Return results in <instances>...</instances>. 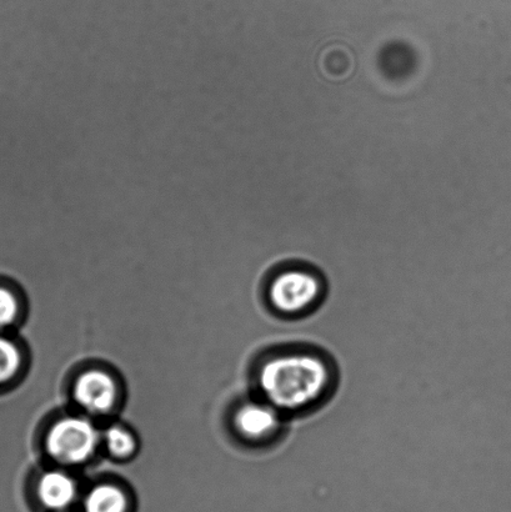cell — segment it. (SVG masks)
<instances>
[{
    "mask_svg": "<svg viewBox=\"0 0 511 512\" xmlns=\"http://www.w3.org/2000/svg\"><path fill=\"white\" fill-rule=\"evenodd\" d=\"M332 370L318 354L298 351L270 359L259 374V385L268 403L279 411L310 408L327 395Z\"/></svg>",
    "mask_w": 511,
    "mask_h": 512,
    "instance_id": "cell-1",
    "label": "cell"
},
{
    "mask_svg": "<svg viewBox=\"0 0 511 512\" xmlns=\"http://www.w3.org/2000/svg\"><path fill=\"white\" fill-rule=\"evenodd\" d=\"M324 294V285L315 271L303 268L283 270L269 286V299L283 314L308 313Z\"/></svg>",
    "mask_w": 511,
    "mask_h": 512,
    "instance_id": "cell-2",
    "label": "cell"
},
{
    "mask_svg": "<svg viewBox=\"0 0 511 512\" xmlns=\"http://www.w3.org/2000/svg\"><path fill=\"white\" fill-rule=\"evenodd\" d=\"M99 444L97 428L84 418H64L52 426L47 450L63 464H80L92 458Z\"/></svg>",
    "mask_w": 511,
    "mask_h": 512,
    "instance_id": "cell-3",
    "label": "cell"
},
{
    "mask_svg": "<svg viewBox=\"0 0 511 512\" xmlns=\"http://www.w3.org/2000/svg\"><path fill=\"white\" fill-rule=\"evenodd\" d=\"M117 384L112 376L100 370H90L79 376L74 385V398L92 414L108 413L117 401Z\"/></svg>",
    "mask_w": 511,
    "mask_h": 512,
    "instance_id": "cell-4",
    "label": "cell"
},
{
    "mask_svg": "<svg viewBox=\"0 0 511 512\" xmlns=\"http://www.w3.org/2000/svg\"><path fill=\"white\" fill-rule=\"evenodd\" d=\"M280 411L272 404L249 403L238 410L235 426L239 433L250 440H263L280 429Z\"/></svg>",
    "mask_w": 511,
    "mask_h": 512,
    "instance_id": "cell-5",
    "label": "cell"
},
{
    "mask_svg": "<svg viewBox=\"0 0 511 512\" xmlns=\"http://www.w3.org/2000/svg\"><path fill=\"white\" fill-rule=\"evenodd\" d=\"M77 496V485L69 475L60 471H50L40 478L38 498L45 508L64 510L73 504Z\"/></svg>",
    "mask_w": 511,
    "mask_h": 512,
    "instance_id": "cell-6",
    "label": "cell"
},
{
    "mask_svg": "<svg viewBox=\"0 0 511 512\" xmlns=\"http://www.w3.org/2000/svg\"><path fill=\"white\" fill-rule=\"evenodd\" d=\"M22 366L19 344L8 333H0V391L18 379Z\"/></svg>",
    "mask_w": 511,
    "mask_h": 512,
    "instance_id": "cell-7",
    "label": "cell"
},
{
    "mask_svg": "<svg viewBox=\"0 0 511 512\" xmlns=\"http://www.w3.org/2000/svg\"><path fill=\"white\" fill-rule=\"evenodd\" d=\"M127 508V496L114 485L95 486L84 501L85 512H127Z\"/></svg>",
    "mask_w": 511,
    "mask_h": 512,
    "instance_id": "cell-8",
    "label": "cell"
},
{
    "mask_svg": "<svg viewBox=\"0 0 511 512\" xmlns=\"http://www.w3.org/2000/svg\"><path fill=\"white\" fill-rule=\"evenodd\" d=\"M22 305L17 291L7 281L0 280V333H9L17 325Z\"/></svg>",
    "mask_w": 511,
    "mask_h": 512,
    "instance_id": "cell-9",
    "label": "cell"
},
{
    "mask_svg": "<svg viewBox=\"0 0 511 512\" xmlns=\"http://www.w3.org/2000/svg\"><path fill=\"white\" fill-rule=\"evenodd\" d=\"M105 444H107L110 453L117 458H128L135 450V440L128 430L120 426H112L105 433Z\"/></svg>",
    "mask_w": 511,
    "mask_h": 512,
    "instance_id": "cell-10",
    "label": "cell"
}]
</instances>
